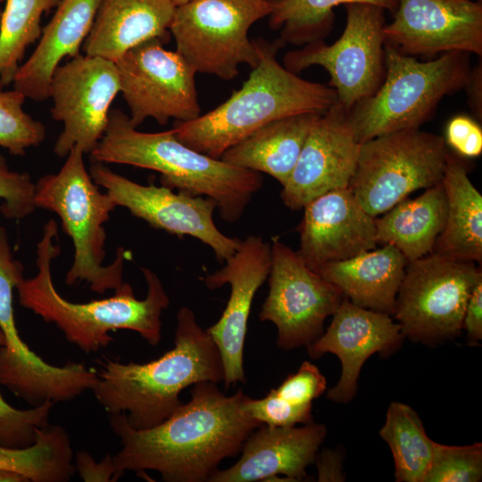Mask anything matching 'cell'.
I'll return each mask as SVG.
<instances>
[{"mask_svg":"<svg viewBox=\"0 0 482 482\" xmlns=\"http://www.w3.org/2000/svg\"><path fill=\"white\" fill-rule=\"evenodd\" d=\"M247 397L242 389L229 396L217 383L202 381L193 385L187 403L150 428H134L125 413L110 415V427L121 444L112 456L116 475L154 470L166 482L208 481L262 425L245 411Z\"/></svg>","mask_w":482,"mask_h":482,"instance_id":"1","label":"cell"},{"mask_svg":"<svg viewBox=\"0 0 482 482\" xmlns=\"http://www.w3.org/2000/svg\"><path fill=\"white\" fill-rule=\"evenodd\" d=\"M97 380L91 391L109 414L125 413L137 429L168 419L183 403L180 392L202 381L224 380L220 353L188 307L177 313L174 347L145 363L98 360Z\"/></svg>","mask_w":482,"mask_h":482,"instance_id":"2","label":"cell"},{"mask_svg":"<svg viewBox=\"0 0 482 482\" xmlns=\"http://www.w3.org/2000/svg\"><path fill=\"white\" fill-rule=\"evenodd\" d=\"M58 224L51 219L43 228L37 245V273L24 277L16 286L20 304L54 324L65 338L89 353L112 342L110 332L129 329L139 334L149 345L162 338V314L170 306V298L155 272L141 268L147 286L144 299L135 296L130 284L123 282L114 295L87 303H73L56 290L52 277V262L61 252Z\"/></svg>","mask_w":482,"mask_h":482,"instance_id":"3","label":"cell"},{"mask_svg":"<svg viewBox=\"0 0 482 482\" xmlns=\"http://www.w3.org/2000/svg\"><path fill=\"white\" fill-rule=\"evenodd\" d=\"M92 162L127 164L161 174L162 186L217 204L228 222L241 219L263 186L260 172L240 168L202 154L178 139L173 129L138 131L128 115L111 110L105 131L90 153Z\"/></svg>","mask_w":482,"mask_h":482,"instance_id":"4","label":"cell"},{"mask_svg":"<svg viewBox=\"0 0 482 482\" xmlns=\"http://www.w3.org/2000/svg\"><path fill=\"white\" fill-rule=\"evenodd\" d=\"M260 61L243 86L209 112L177 121L176 137L187 146L220 159L230 146L264 125L303 112L324 113L337 103L336 91L305 80L281 65L279 45L256 41Z\"/></svg>","mask_w":482,"mask_h":482,"instance_id":"5","label":"cell"},{"mask_svg":"<svg viewBox=\"0 0 482 482\" xmlns=\"http://www.w3.org/2000/svg\"><path fill=\"white\" fill-rule=\"evenodd\" d=\"M84 153L74 146L56 173L41 177L35 187L37 208L58 215L64 233L73 244V261L65 283L85 281L99 295L115 291L122 285L127 251L119 247L114 261L104 264L106 255L104 224L117 207L108 195L100 191L87 170Z\"/></svg>","mask_w":482,"mask_h":482,"instance_id":"6","label":"cell"},{"mask_svg":"<svg viewBox=\"0 0 482 482\" xmlns=\"http://www.w3.org/2000/svg\"><path fill=\"white\" fill-rule=\"evenodd\" d=\"M385 79L378 89L348 110L359 143L394 131L419 129L447 95L464 87L469 54L447 52L420 62L384 45Z\"/></svg>","mask_w":482,"mask_h":482,"instance_id":"7","label":"cell"},{"mask_svg":"<svg viewBox=\"0 0 482 482\" xmlns=\"http://www.w3.org/2000/svg\"><path fill=\"white\" fill-rule=\"evenodd\" d=\"M448 153L442 137L420 128L376 137L360 145L348 187L376 218L413 191L440 183Z\"/></svg>","mask_w":482,"mask_h":482,"instance_id":"8","label":"cell"},{"mask_svg":"<svg viewBox=\"0 0 482 482\" xmlns=\"http://www.w3.org/2000/svg\"><path fill=\"white\" fill-rule=\"evenodd\" d=\"M271 10L270 0H192L176 7L170 32L195 72L230 80L240 64L257 66L259 49L248 32Z\"/></svg>","mask_w":482,"mask_h":482,"instance_id":"9","label":"cell"},{"mask_svg":"<svg viewBox=\"0 0 482 482\" xmlns=\"http://www.w3.org/2000/svg\"><path fill=\"white\" fill-rule=\"evenodd\" d=\"M480 279L481 268L471 261L429 253L408 262L393 313L403 337L430 344L459 336Z\"/></svg>","mask_w":482,"mask_h":482,"instance_id":"10","label":"cell"},{"mask_svg":"<svg viewBox=\"0 0 482 482\" xmlns=\"http://www.w3.org/2000/svg\"><path fill=\"white\" fill-rule=\"evenodd\" d=\"M346 24L340 37L327 45L323 39L288 52L284 66L294 73L312 65L329 74V87L337 102L349 110L371 96L382 82L384 68L385 10L379 6L352 3L345 4Z\"/></svg>","mask_w":482,"mask_h":482,"instance_id":"11","label":"cell"},{"mask_svg":"<svg viewBox=\"0 0 482 482\" xmlns=\"http://www.w3.org/2000/svg\"><path fill=\"white\" fill-rule=\"evenodd\" d=\"M268 278L269 293L260 320L276 326L280 349L307 347L321 336L324 321L340 304L343 293L310 269L278 237L272 238Z\"/></svg>","mask_w":482,"mask_h":482,"instance_id":"12","label":"cell"},{"mask_svg":"<svg viewBox=\"0 0 482 482\" xmlns=\"http://www.w3.org/2000/svg\"><path fill=\"white\" fill-rule=\"evenodd\" d=\"M161 38L146 40L115 62L120 93L134 127L153 118L160 125L170 119L189 121L201 115L195 71L177 51L163 47Z\"/></svg>","mask_w":482,"mask_h":482,"instance_id":"13","label":"cell"},{"mask_svg":"<svg viewBox=\"0 0 482 482\" xmlns=\"http://www.w3.org/2000/svg\"><path fill=\"white\" fill-rule=\"evenodd\" d=\"M120 91L114 62L79 54L58 65L49 87L52 117L63 123L54 145V154L66 157L78 146L90 154L105 131L111 105Z\"/></svg>","mask_w":482,"mask_h":482,"instance_id":"14","label":"cell"},{"mask_svg":"<svg viewBox=\"0 0 482 482\" xmlns=\"http://www.w3.org/2000/svg\"><path fill=\"white\" fill-rule=\"evenodd\" d=\"M89 173L105 189L117 206H121L151 227L178 237H193L207 245L216 258H230L241 240L224 235L213 220L216 202L194 196L164 186L142 185L112 171L104 163L92 162Z\"/></svg>","mask_w":482,"mask_h":482,"instance_id":"15","label":"cell"},{"mask_svg":"<svg viewBox=\"0 0 482 482\" xmlns=\"http://www.w3.org/2000/svg\"><path fill=\"white\" fill-rule=\"evenodd\" d=\"M385 44L406 55L482 54V4L470 0H399Z\"/></svg>","mask_w":482,"mask_h":482,"instance_id":"16","label":"cell"},{"mask_svg":"<svg viewBox=\"0 0 482 482\" xmlns=\"http://www.w3.org/2000/svg\"><path fill=\"white\" fill-rule=\"evenodd\" d=\"M271 245L259 236L241 240L226 264L204 278L209 289L230 286V295L219 320L206 331L217 345L224 370L225 387L245 382L244 345L253 300L268 278Z\"/></svg>","mask_w":482,"mask_h":482,"instance_id":"17","label":"cell"},{"mask_svg":"<svg viewBox=\"0 0 482 482\" xmlns=\"http://www.w3.org/2000/svg\"><path fill=\"white\" fill-rule=\"evenodd\" d=\"M348 119L338 102L317 120L297 162L280 193L284 204L303 208L314 198L332 190L347 188L353 176L360 149Z\"/></svg>","mask_w":482,"mask_h":482,"instance_id":"18","label":"cell"},{"mask_svg":"<svg viewBox=\"0 0 482 482\" xmlns=\"http://www.w3.org/2000/svg\"><path fill=\"white\" fill-rule=\"evenodd\" d=\"M332 316L327 331L308 345L307 350L313 359L327 353L339 358L341 376L327 396L333 402L345 403L354 396L367 359L376 353L395 349L403 335L391 315L356 305L345 296Z\"/></svg>","mask_w":482,"mask_h":482,"instance_id":"19","label":"cell"},{"mask_svg":"<svg viewBox=\"0 0 482 482\" xmlns=\"http://www.w3.org/2000/svg\"><path fill=\"white\" fill-rule=\"evenodd\" d=\"M297 253L312 270L377 247L375 218L349 187L327 192L304 207Z\"/></svg>","mask_w":482,"mask_h":482,"instance_id":"20","label":"cell"},{"mask_svg":"<svg viewBox=\"0 0 482 482\" xmlns=\"http://www.w3.org/2000/svg\"><path fill=\"white\" fill-rule=\"evenodd\" d=\"M327 435L324 425L313 421L302 427L261 425L245 441L240 459L231 467L217 470L209 482L288 481L306 478Z\"/></svg>","mask_w":482,"mask_h":482,"instance_id":"21","label":"cell"},{"mask_svg":"<svg viewBox=\"0 0 482 482\" xmlns=\"http://www.w3.org/2000/svg\"><path fill=\"white\" fill-rule=\"evenodd\" d=\"M102 0H60L54 16L42 28L39 42L15 73L13 89L26 98H49L50 82L62 59L79 54Z\"/></svg>","mask_w":482,"mask_h":482,"instance_id":"22","label":"cell"},{"mask_svg":"<svg viewBox=\"0 0 482 482\" xmlns=\"http://www.w3.org/2000/svg\"><path fill=\"white\" fill-rule=\"evenodd\" d=\"M175 10L170 0H102L84 54L115 62L146 40L166 43Z\"/></svg>","mask_w":482,"mask_h":482,"instance_id":"23","label":"cell"},{"mask_svg":"<svg viewBox=\"0 0 482 482\" xmlns=\"http://www.w3.org/2000/svg\"><path fill=\"white\" fill-rule=\"evenodd\" d=\"M407 261L389 244L314 270L361 307L393 315Z\"/></svg>","mask_w":482,"mask_h":482,"instance_id":"24","label":"cell"},{"mask_svg":"<svg viewBox=\"0 0 482 482\" xmlns=\"http://www.w3.org/2000/svg\"><path fill=\"white\" fill-rule=\"evenodd\" d=\"M321 114L303 112L273 120L228 148L220 159L231 165L266 173L283 187Z\"/></svg>","mask_w":482,"mask_h":482,"instance_id":"25","label":"cell"},{"mask_svg":"<svg viewBox=\"0 0 482 482\" xmlns=\"http://www.w3.org/2000/svg\"><path fill=\"white\" fill-rule=\"evenodd\" d=\"M447 201L445 225L431 253L482 262V195L464 163L448 153L441 180Z\"/></svg>","mask_w":482,"mask_h":482,"instance_id":"26","label":"cell"},{"mask_svg":"<svg viewBox=\"0 0 482 482\" xmlns=\"http://www.w3.org/2000/svg\"><path fill=\"white\" fill-rule=\"evenodd\" d=\"M375 218L378 243L395 246L407 262L432 253L445 228L446 195L442 182L426 188L415 199H404Z\"/></svg>","mask_w":482,"mask_h":482,"instance_id":"27","label":"cell"},{"mask_svg":"<svg viewBox=\"0 0 482 482\" xmlns=\"http://www.w3.org/2000/svg\"><path fill=\"white\" fill-rule=\"evenodd\" d=\"M23 272V265L13 256L6 229L0 227V329L4 337V345L0 346V377L34 386L45 382L54 368L27 345L15 324L13 290Z\"/></svg>","mask_w":482,"mask_h":482,"instance_id":"28","label":"cell"},{"mask_svg":"<svg viewBox=\"0 0 482 482\" xmlns=\"http://www.w3.org/2000/svg\"><path fill=\"white\" fill-rule=\"evenodd\" d=\"M0 470L31 482H68L75 473L71 438L60 425L39 428L36 442L24 448L0 445Z\"/></svg>","mask_w":482,"mask_h":482,"instance_id":"29","label":"cell"},{"mask_svg":"<svg viewBox=\"0 0 482 482\" xmlns=\"http://www.w3.org/2000/svg\"><path fill=\"white\" fill-rule=\"evenodd\" d=\"M380 436L390 447L398 482H423L436 442L427 435L418 413L409 405L393 402L386 411Z\"/></svg>","mask_w":482,"mask_h":482,"instance_id":"30","label":"cell"},{"mask_svg":"<svg viewBox=\"0 0 482 482\" xmlns=\"http://www.w3.org/2000/svg\"><path fill=\"white\" fill-rule=\"evenodd\" d=\"M399 0H270L269 24L280 29V40L296 46L323 39L334 21L333 8L352 3L370 4L395 12Z\"/></svg>","mask_w":482,"mask_h":482,"instance_id":"31","label":"cell"},{"mask_svg":"<svg viewBox=\"0 0 482 482\" xmlns=\"http://www.w3.org/2000/svg\"><path fill=\"white\" fill-rule=\"evenodd\" d=\"M60 0H5L0 20V89L12 84L28 47L41 36L44 13Z\"/></svg>","mask_w":482,"mask_h":482,"instance_id":"32","label":"cell"},{"mask_svg":"<svg viewBox=\"0 0 482 482\" xmlns=\"http://www.w3.org/2000/svg\"><path fill=\"white\" fill-rule=\"evenodd\" d=\"M25 99L15 89H0V146L15 156L25 155L46 136L45 125L23 110Z\"/></svg>","mask_w":482,"mask_h":482,"instance_id":"33","label":"cell"},{"mask_svg":"<svg viewBox=\"0 0 482 482\" xmlns=\"http://www.w3.org/2000/svg\"><path fill=\"white\" fill-rule=\"evenodd\" d=\"M481 478V443L464 446L436 443L423 482H478Z\"/></svg>","mask_w":482,"mask_h":482,"instance_id":"34","label":"cell"},{"mask_svg":"<svg viewBox=\"0 0 482 482\" xmlns=\"http://www.w3.org/2000/svg\"><path fill=\"white\" fill-rule=\"evenodd\" d=\"M4 337L0 329V346ZM54 403H44L28 410H19L8 404L0 395V445L12 448H24L36 442L39 428L47 426Z\"/></svg>","mask_w":482,"mask_h":482,"instance_id":"35","label":"cell"},{"mask_svg":"<svg viewBox=\"0 0 482 482\" xmlns=\"http://www.w3.org/2000/svg\"><path fill=\"white\" fill-rule=\"evenodd\" d=\"M35 187L29 173L11 170L0 153V212L6 219L20 220L34 212Z\"/></svg>","mask_w":482,"mask_h":482,"instance_id":"36","label":"cell"},{"mask_svg":"<svg viewBox=\"0 0 482 482\" xmlns=\"http://www.w3.org/2000/svg\"><path fill=\"white\" fill-rule=\"evenodd\" d=\"M312 404L296 405L279 397L271 389L261 399L249 396L244 403L245 411L253 419L270 427H292L312 422Z\"/></svg>","mask_w":482,"mask_h":482,"instance_id":"37","label":"cell"},{"mask_svg":"<svg viewBox=\"0 0 482 482\" xmlns=\"http://www.w3.org/2000/svg\"><path fill=\"white\" fill-rule=\"evenodd\" d=\"M327 388L326 378L310 362H303L295 373L289 375L274 392L296 405H310Z\"/></svg>","mask_w":482,"mask_h":482,"instance_id":"38","label":"cell"},{"mask_svg":"<svg viewBox=\"0 0 482 482\" xmlns=\"http://www.w3.org/2000/svg\"><path fill=\"white\" fill-rule=\"evenodd\" d=\"M445 142L458 155L478 157L482 153V129L471 118L458 115L449 120Z\"/></svg>","mask_w":482,"mask_h":482,"instance_id":"39","label":"cell"},{"mask_svg":"<svg viewBox=\"0 0 482 482\" xmlns=\"http://www.w3.org/2000/svg\"><path fill=\"white\" fill-rule=\"evenodd\" d=\"M74 467L75 471L86 482H110L119 479L112 463V456L107 455L101 461L96 462L88 453L80 451L76 454Z\"/></svg>","mask_w":482,"mask_h":482,"instance_id":"40","label":"cell"},{"mask_svg":"<svg viewBox=\"0 0 482 482\" xmlns=\"http://www.w3.org/2000/svg\"><path fill=\"white\" fill-rule=\"evenodd\" d=\"M462 329H465L468 337L472 342L482 338V279L473 287L468 299L463 320Z\"/></svg>","mask_w":482,"mask_h":482,"instance_id":"41","label":"cell"},{"mask_svg":"<svg viewBox=\"0 0 482 482\" xmlns=\"http://www.w3.org/2000/svg\"><path fill=\"white\" fill-rule=\"evenodd\" d=\"M314 462L318 469V481H343L342 456L336 451L318 452Z\"/></svg>","mask_w":482,"mask_h":482,"instance_id":"42","label":"cell"},{"mask_svg":"<svg viewBox=\"0 0 482 482\" xmlns=\"http://www.w3.org/2000/svg\"><path fill=\"white\" fill-rule=\"evenodd\" d=\"M481 65L470 70L464 87L468 89L470 105L475 114L481 119Z\"/></svg>","mask_w":482,"mask_h":482,"instance_id":"43","label":"cell"},{"mask_svg":"<svg viewBox=\"0 0 482 482\" xmlns=\"http://www.w3.org/2000/svg\"><path fill=\"white\" fill-rule=\"evenodd\" d=\"M28 480L21 475L0 470V482H27Z\"/></svg>","mask_w":482,"mask_h":482,"instance_id":"44","label":"cell"},{"mask_svg":"<svg viewBox=\"0 0 482 482\" xmlns=\"http://www.w3.org/2000/svg\"><path fill=\"white\" fill-rule=\"evenodd\" d=\"M192 0H170V2L177 7L185 4Z\"/></svg>","mask_w":482,"mask_h":482,"instance_id":"45","label":"cell"},{"mask_svg":"<svg viewBox=\"0 0 482 482\" xmlns=\"http://www.w3.org/2000/svg\"><path fill=\"white\" fill-rule=\"evenodd\" d=\"M4 0H0V3H2ZM2 9L0 8V20H1V16H2Z\"/></svg>","mask_w":482,"mask_h":482,"instance_id":"46","label":"cell"},{"mask_svg":"<svg viewBox=\"0 0 482 482\" xmlns=\"http://www.w3.org/2000/svg\"><path fill=\"white\" fill-rule=\"evenodd\" d=\"M481 1V0H480Z\"/></svg>","mask_w":482,"mask_h":482,"instance_id":"47","label":"cell"}]
</instances>
